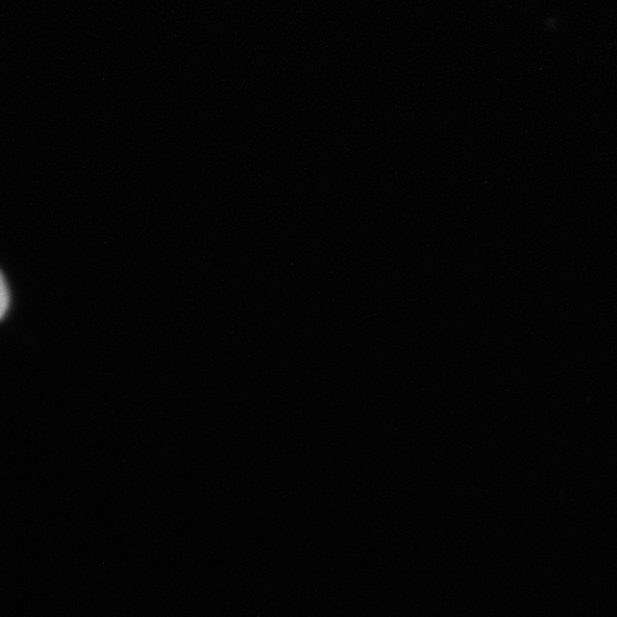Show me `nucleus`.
<instances>
[{
    "instance_id": "1",
    "label": "nucleus",
    "mask_w": 617,
    "mask_h": 617,
    "mask_svg": "<svg viewBox=\"0 0 617 617\" xmlns=\"http://www.w3.org/2000/svg\"><path fill=\"white\" fill-rule=\"evenodd\" d=\"M0 296H2V300H0V306H2V319H5L8 313L10 312L11 305H12V296L10 285L4 276L2 275V284H0Z\"/></svg>"
}]
</instances>
